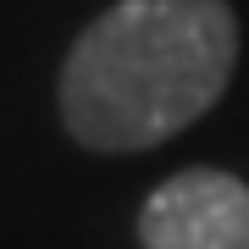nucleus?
<instances>
[{
  "label": "nucleus",
  "mask_w": 249,
  "mask_h": 249,
  "mask_svg": "<svg viewBox=\"0 0 249 249\" xmlns=\"http://www.w3.org/2000/svg\"><path fill=\"white\" fill-rule=\"evenodd\" d=\"M238 22L222 0H116L61 67V116L89 150H150L222 100Z\"/></svg>",
  "instance_id": "1"
},
{
  "label": "nucleus",
  "mask_w": 249,
  "mask_h": 249,
  "mask_svg": "<svg viewBox=\"0 0 249 249\" xmlns=\"http://www.w3.org/2000/svg\"><path fill=\"white\" fill-rule=\"evenodd\" d=\"M144 249H249V183L216 166H188L144 199Z\"/></svg>",
  "instance_id": "2"
}]
</instances>
